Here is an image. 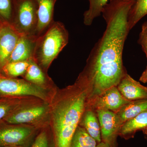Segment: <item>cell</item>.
<instances>
[{"label": "cell", "mask_w": 147, "mask_h": 147, "mask_svg": "<svg viewBox=\"0 0 147 147\" xmlns=\"http://www.w3.org/2000/svg\"><path fill=\"white\" fill-rule=\"evenodd\" d=\"M25 98L26 97L0 98V123L18 108L32 103V101Z\"/></svg>", "instance_id": "obj_18"}, {"label": "cell", "mask_w": 147, "mask_h": 147, "mask_svg": "<svg viewBox=\"0 0 147 147\" xmlns=\"http://www.w3.org/2000/svg\"><path fill=\"white\" fill-rule=\"evenodd\" d=\"M20 36L9 23L0 21V70L8 62Z\"/></svg>", "instance_id": "obj_10"}, {"label": "cell", "mask_w": 147, "mask_h": 147, "mask_svg": "<svg viewBox=\"0 0 147 147\" xmlns=\"http://www.w3.org/2000/svg\"><path fill=\"white\" fill-rule=\"evenodd\" d=\"M139 131L147 136V110L124 123L121 126L119 136L128 140L134 138Z\"/></svg>", "instance_id": "obj_14"}, {"label": "cell", "mask_w": 147, "mask_h": 147, "mask_svg": "<svg viewBox=\"0 0 147 147\" xmlns=\"http://www.w3.org/2000/svg\"><path fill=\"white\" fill-rule=\"evenodd\" d=\"M147 110V98L129 101L117 113L123 124Z\"/></svg>", "instance_id": "obj_17"}, {"label": "cell", "mask_w": 147, "mask_h": 147, "mask_svg": "<svg viewBox=\"0 0 147 147\" xmlns=\"http://www.w3.org/2000/svg\"><path fill=\"white\" fill-rule=\"evenodd\" d=\"M100 124L101 142L111 147H116L117 138L123 124L117 113L106 110L95 111Z\"/></svg>", "instance_id": "obj_7"}, {"label": "cell", "mask_w": 147, "mask_h": 147, "mask_svg": "<svg viewBox=\"0 0 147 147\" xmlns=\"http://www.w3.org/2000/svg\"><path fill=\"white\" fill-rule=\"evenodd\" d=\"M69 33L64 25L55 21L37 38L33 60L47 73L53 61L66 46Z\"/></svg>", "instance_id": "obj_3"}, {"label": "cell", "mask_w": 147, "mask_h": 147, "mask_svg": "<svg viewBox=\"0 0 147 147\" xmlns=\"http://www.w3.org/2000/svg\"><path fill=\"white\" fill-rule=\"evenodd\" d=\"M98 143L83 127L79 125L74 134L71 147H96Z\"/></svg>", "instance_id": "obj_22"}, {"label": "cell", "mask_w": 147, "mask_h": 147, "mask_svg": "<svg viewBox=\"0 0 147 147\" xmlns=\"http://www.w3.org/2000/svg\"><path fill=\"white\" fill-rule=\"evenodd\" d=\"M145 138L147 140V136H145Z\"/></svg>", "instance_id": "obj_29"}, {"label": "cell", "mask_w": 147, "mask_h": 147, "mask_svg": "<svg viewBox=\"0 0 147 147\" xmlns=\"http://www.w3.org/2000/svg\"><path fill=\"white\" fill-rule=\"evenodd\" d=\"M139 81L142 82V83H147V65L146 69H145V71L143 72L142 75H141V77L139 79Z\"/></svg>", "instance_id": "obj_26"}, {"label": "cell", "mask_w": 147, "mask_h": 147, "mask_svg": "<svg viewBox=\"0 0 147 147\" xmlns=\"http://www.w3.org/2000/svg\"><path fill=\"white\" fill-rule=\"evenodd\" d=\"M38 7V21L36 35L42 34L53 22L55 6L57 0H36Z\"/></svg>", "instance_id": "obj_13"}, {"label": "cell", "mask_w": 147, "mask_h": 147, "mask_svg": "<svg viewBox=\"0 0 147 147\" xmlns=\"http://www.w3.org/2000/svg\"><path fill=\"white\" fill-rule=\"evenodd\" d=\"M12 12L10 24L21 35H36L38 7L36 0H11Z\"/></svg>", "instance_id": "obj_4"}, {"label": "cell", "mask_w": 147, "mask_h": 147, "mask_svg": "<svg viewBox=\"0 0 147 147\" xmlns=\"http://www.w3.org/2000/svg\"><path fill=\"white\" fill-rule=\"evenodd\" d=\"M90 83L82 74L74 84L60 90L50 105L55 147H71L91 95Z\"/></svg>", "instance_id": "obj_2"}, {"label": "cell", "mask_w": 147, "mask_h": 147, "mask_svg": "<svg viewBox=\"0 0 147 147\" xmlns=\"http://www.w3.org/2000/svg\"><path fill=\"white\" fill-rule=\"evenodd\" d=\"M37 38L35 35H21L7 63L32 60Z\"/></svg>", "instance_id": "obj_12"}, {"label": "cell", "mask_w": 147, "mask_h": 147, "mask_svg": "<svg viewBox=\"0 0 147 147\" xmlns=\"http://www.w3.org/2000/svg\"><path fill=\"white\" fill-rule=\"evenodd\" d=\"M50 113V105L47 102H34L18 108L2 122L12 124L32 125L39 122Z\"/></svg>", "instance_id": "obj_6"}, {"label": "cell", "mask_w": 147, "mask_h": 147, "mask_svg": "<svg viewBox=\"0 0 147 147\" xmlns=\"http://www.w3.org/2000/svg\"><path fill=\"white\" fill-rule=\"evenodd\" d=\"M12 12L11 0H0V21L10 24Z\"/></svg>", "instance_id": "obj_23"}, {"label": "cell", "mask_w": 147, "mask_h": 147, "mask_svg": "<svg viewBox=\"0 0 147 147\" xmlns=\"http://www.w3.org/2000/svg\"><path fill=\"white\" fill-rule=\"evenodd\" d=\"M133 4L128 16L129 30L147 14V0H131Z\"/></svg>", "instance_id": "obj_19"}, {"label": "cell", "mask_w": 147, "mask_h": 147, "mask_svg": "<svg viewBox=\"0 0 147 147\" xmlns=\"http://www.w3.org/2000/svg\"><path fill=\"white\" fill-rule=\"evenodd\" d=\"M31 60L7 63L1 69L0 73L11 78L23 76L26 73Z\"/></svg>", "instance_id": "obj_21"}, {"label": "cell", "mask_w": 147, "mask_h": 147, "mask_svg": "<svg viewBox=\"0 0 147 147\" xmlns=\"http://www.w3.org/2000/svg\"><path fill=\"white\" fill-rule=\"evenodd\" d=\"M138 43L142 46L147 59V22L142 25V31L139 34Z\"/></svg>", "instance_id": "obj_24"}, {"label": "cell", "mask_w": 147, "mask_h": 147, "mask_svg": "<svg viewBox=\"0 0 147 147\" xmlns=\"http://www.w3.org/2000/svg\"><path fill=\"white\" fill-rule=\"evenodd\" d=\"M96 147H111L109 145L101 142L98 144Z\"/></svg>", "instance_id": "obj_27"}, {"label": "cell", "mask_w": 147, "mask_h": 147, "mask_svg": "<svg viewBox=\"0 0 147 147\" xmlns=\"http://www.w3.org/2000/svg\"><path fill=\"white\" fill-rule=\"evenodd\" d=\"M3 147H22L21 146H5Z\"/></svg>", "instance_id": "obj_28"}, {"label": "cell", "mask_w": 147, "mask_h": 147, "mask_svg": "<svg viewBox=\"0 0 147 147\" xmlns=\"http://www.w3.org/2000/svg\"><path fill=\"white\" fill-rule=\"evenodd\" d=\"M124 97L129 101L147 98V87L133 79L127 72L117 86Z\"/></svg>", "instance_id": "obj_11"}, {"label": "cell", "mask_w": 147, "mask_h": 147, "mask_svg": "<svg viewBox=\"0 0 147 147\" xmlns=\"http://www.w3.org/2000/svg\"><path fill=\"white\" fill-rule=\"evenodd\" d=\"M47 91L24 79L11 78L0 73V98L32 97L47 102Z\"/></svg>", "instance_id": "obj_5"}, {"label": "cell", "mask_w": 147, "mask_h": 147, "mask_svg": "<svg viewBox=\"0 0 147 147\" xmlns=\"http://www.w3.org/2000/svg\"><path fill=\"white\" fill-rule=\"evenodd\" d=\"M131 0H110L102 13L106 28L90 53L82 73L92 86L90 98L117 86L126 70L123 63L125 42L129 32Z\"/></svg>", "instance_id": "obj_1"}, {"label": "cell", "mask_w": 147, "mask_h": 147, "mask_svg": "<svg viewBox=\"0 0 147 147\" xmlns=\"http://www.w3.org/2000/svg\"><path fill=\"white\" fill-rule=\"evenodd\" d=\"M34 130L30 125L0 123V147L21 146L30 139Z\"/></svg>", "instance_id": "obj_8"}, {"label": "cell", "mask_w": 147, "mask_h": 147, "mask_svg": "<svg viewBox=\"0 0 147 147\" xmlns=\"http://www.w3.org/2000/svg\"><path fill=\"white\" fill-rule=\"evenodd\" d=\"M32 147H48L47 136L45 131H42L38 135Z\"/></svg>", "instance_id": "obj_25"}, {"label": "cell", "mask_w": 147, "mask_h": 147, "mask_svg": "<svg viewBox=\"0 0 147 147\" xmlns=\"http://www.w3.org/2000/svg\"><path fill=\"white\" fill-rule=\"evenodd\" d=\"M88 9L84 14V23L86 26H90L96 18L102 13L103 8L110 0H88Z\"/></svg>", "instance_id": "obj_20"}, {"label": "cell", "mask_w": 147, "mask_h": 147, "mask_svg": "<svg viewBox=\"0 0 147 147\" xmlns=\"http://www.w3.org/2000/svg\"><path fill=\"white\" fill-rule=\"evenodd\" d=\"M22 76L26 81L45 89L53 86L52 80L46 72L33 60H31L26 73Z\"/></svg>", "instance_id": "obj_15"}, {"label": "cell", "mask_w": 147, "mask_h": 147, "mask_svg": "<svg viewBox=\"0 0 147 147\" xmlns=\"http://www.w3.org/2000/svg\"><path fill=\"white\" fill-rule=\"evenodd\" d=\"M129 101L124 97L117 86H114L89 98L86 109L94 112L98 110H109L116 113Z\"/></svg>", "instance_id": "obj_9"}, {"label": "cell", "mask_w": 147, "mask_h": 147, "mask_svg": "<svg viewBox=\"0 0 147 147\" xmlns=\"http://www.w3.org/2000/svg\"><path fill=\"white\" fill-rule=\"evenodd\" d=\"M79 124L95 139L98 144L101 142L100 124L96 113L94 110L86 109Z\"/></svg>", "instance_id": "obj_16"}]
</instances>
